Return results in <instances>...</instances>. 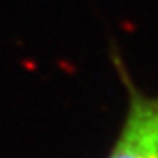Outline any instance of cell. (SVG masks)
<instances>
[{
  "mask_svg": "<svg viewBox=\"0 0 158 158\" xmlns=\"http://www.w3.org/2000/svg\"><path fill=\"white\" fill-rule=\"evenodd\" d=\"M111 61L128 93V110L108 158H158V94L136 88L116 46L111 47Z\"/></svg>",
  "mask_w": 158,
  "mask_h": 158,
  "instance_id": "6da1fadb",
  "label": "cell"
}]
</instances>
